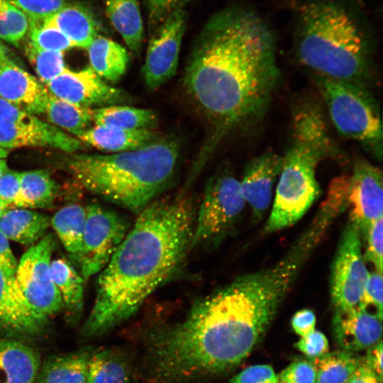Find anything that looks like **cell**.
Wrapping results in <instances>:
<instances>
[{"label":"cell","mask_w":383,"mask_h":383,"mask_svg":"<svg viewBox=\"0 0 383 383\" xmlns=\"http://www.w3.org/2000/svg\"><path fill=\"white\" fill-rule=\"evenodd\" d=\"M9 206L0 199V218L4 212L8 209Z\"/></svg>","instance_id":"816d5d0a"},{"label":"cell","mask_w":383,"mask_h":383,"mask_svg":"<svg viewBox=\"0 0 383 383\" xmlns=\"http://www.w3.org/2000/svg\"><path fill=\"white\" fill-rule=\"evenodd\" d=\"M131 370L123 355L116 350L106 349L92 353L88 383H130Z\"/></svg>","instance_id":"1f68e13d"},{"label":"cell","mask_w":383,"mask_h":383,"mask_svg":"<svg viewBox=\"0 0 383 383\" xmlns=\"http://www.w3.org/2000/svg\"><path fill=\"white\" fill-rule=\"evenodd\" d=\"M294 50L316 76L365 86L373 47L360 0H291Z\"/></svg>","instance_id":"277c9868"},{"label":"cell","mask_w":383,"mask_h":383,"mask_svg":"<svg viewBox=\"0 0 383 383\" xmlns=\"http://www.w3.org/2000/svg\"><path fill=\"white\" fill-rule=\"evenodd\" d=\"M189 0H144L151 28H156L173 11Z\"/></svg>","instance_id":"b9f144b4"},{"label":"cell","mask_w":383,"mask_h":383,"mask_svg":"<svg viewBox=\"0 0 383 383\" xmlns=\"http://www.w3.org/2000/svg\"><path fill=\"white\" fill-rule=\"evenodd\" d=\"M362 236L366 241L365 260L372 262L375 270L382 273V218L373 221Z\"/></svg>","instance_id":"8d00e7d4"},{"label":"cell","mask_w":383,"mask_h":383,"mask_svg":"<svg viewBox=\"0 0 383 383\" xmlns=\"http://www.w3.org/2000/svg\"><path fill=\"white\" fill-rule=\"evenodd\" d=\"M316 82L337 131L358 142L381 159L380 111L366 87L319 76H316Z\"/></svg>","instance_id":"52a82bcc"},{"label":"cell","mask_w":383,"mask_h":383,"mask_svg":"<svg viewBox=\"0 0 383 383\" xmlns=\"http://www.w3.org/2000/svg\"><path fill=\"white\" fill-rule=\"evenodd\" d=\"M94 124L123 129H154L157 116L150 109L122 104L93 109Z\"/></svg>","instance_id":"484cf974"},{"label":"cell","mask_w":383,"mask_h":383,"mask_svg":"<svg viewBox=\"0 0 383 383\" xmlns=\"http://www.w3.org/2000/svg\"><path fill=\"white\" fill-rule=\"evenodd\" d=\"M196 208L183 190L140 213L100 272L83 333L102 334L131 317L179 268L191 249Z\"/></svg>","instance_id":"3957f363"},{"label":"cell","mask_w":383,"mask_h":383,"mask_svg":"<svg viewBox=\"0 0 383 383\" xmlns=\"http://www.w3.org/2000/svg\"><path fill=\"white\" fill-rule=\"evenodd\" d=\"M276 52L273 31L251 9H226L207 22L184 80L211 127L194 171L201 170L228 132L263 116L279 77Z\"/></svg>","instance_id":"6da1fadb"},{"label":"cell","mask_w":383,"mask_h":383,"mask_svg":"<svg viewBox=\"0 0 383 383\" xmlns=\"http://www.w3.org/2000/svg\"><path fill=\"white\" fill-rule=\"evenodd\" d=\"M360 304L367 309L372 306L375 313L382 318V273L377 270L368 273Z\"/></svg>","instance_id":"ab89813d"},{"label":"cell","mask_w":383,"mask_h":383,"mask_svg":"<svg viewBox=\"0 0 383 383\" xmlns=\"http://www.w3.org/2000/svg\"><path fill=\"white\" fill-rule=\"evenodd\" d=\"M362 234L350 220L340 236L334 256L330 279L335 313L360 305L369 272L362 252Z\"/></svg>","instance_id":"30bf717a"},{"label":"cell","mask_w":383,"mask_h":383,"mask_svg":"<svg viewBox=\"0 0 383 383\" xmlns=\"http://www.w3.org/2000/svg\"><path fill=\"white\" fill-rule=\"evenodd\" d=\"M85 220V207L79 204L65 206L50 218L61 243L75 261L82 250Z\"/></svg>","instance_id":"f1b7e54d"},{"label":"cell","mask_w":383,"mask_h":383,"mask_svg":"<svg viewBox=\"0 0 383 383\" xmlns=\"http://www.w3.org/2000/svg\"><path fill=\"white\" fill-rule=\"evenodd\" d=\"M50 93L11 60H0V97L31 114L45 113Z\"/></svg>","instance_id":"e0dca14e"},{"label":"cell","mask_w":383,"mask_h":383,"mask_svg":"<svg viewBox=\"0 0 383 383\" xmlns=\"http://www.w3.org/2000/svg\"><path fill=\"white\" fill-rule=\"evenodd\" d=\"M59 186L44 170L21 172V185L16 206L48 208L52 205Z\"/></svg>","instance_id":"4316f807"},{"label":"cell","mask_w":383,"mask_h":383,"mask_svg":"<svg viewBox=\"0 0 383 383\" xmlns=\"http://www.w3.org/2000/svg\"><path fill=\"white\" fill-rule=\"evenodd\" d=\"M21 185V172L8 170L0 178V199L9 206H15Z\"/></svg>","instance_id":"ee69618b"},{"label":"cell","mask_w":383,"mask_h":383,"mask_svg":"<svg viewBox=\"0 0 383 383\" xmlns=\"http://www.w3.org/2000/svg\"><path fill=\"white\" fill-rule=\"evenodd\" d=\"M382 318L360 304L333 320V335L342 348L352 353L368 350L382 340Z\"/></svg>","instance_id":"ac0fdd59"},{"label":"cell","mask_w":383,"mask_h":383,"mask_svg":"<svg viewBox=\"0 0 383 383\" xmlns=\"http://www.w3.org/2000/svg\"><path fill=\"white\" fill-rule=\"evenodd\" d=\"M48 147L73 152L79 140L0 97V148Z\"/></svg>","instance_id":"7c38bea8"},{"label":"cell","mask_w":383,"mask_h":383,"mask_svg":"<svg viewBox=\"0 0 383 383\" xmlns=\"http://www.w3.org/2000/svg\"><path fill=\"white\" fill-rule=\"evenodd\" d=\"M106 13L111 25L128 48L140 52L144 28L138 0H106Z\"/></svg>","instance_id":"cb8c5ba5"},{"label":"cell","mask_w":383,"mask_h":383,"mask_svg":"<svg viewBox=\"0 0 383 383\" xmlns=\"http://www.w3.org/2000/svg\"><path fill=\"white\" fill-rule=\"evenodd\" d=\"M311 360L316 369V383H346L364 359L342 350Z\"/></svg>","instance_id":"d6a6232c"},{"label":"cell","mask_w":383,"mask_h":383,"mask_svg":"<svg viewBox=\"0 0 383 383\" xmlns=\"http://www.w3.org/2000/svg\"><path fill=\"white\" fill-rule=\"evenodd\" d=\"M17 266L9 239L0 231V270L8 276H15Z\"/></svg>","instance_id":"bcb514c9"},{"label":"cell","mask_w":383,"mask_h":383,"mask_svg":"<svg viewBox=\"0 0 383 383\" xmlns=\"http://www.w3.org/2000/svg\"><path fill=\"white\" fill-rule=\"evenodd\" d=\"M316 316L313 311L303 309L294 313L292 318V326L294 332L304 337L312 333L316 326Z\"/></svg>","instance_id":"f6af8a7d"},{"label":"cell","mask_w":383,"mask_h":383,"mask_svg":"<svg viewBox=\"0 0 383 383\" xmlns=\"http://www.w3.org/2000/svg\"><path fill=\"white\" fill-rule=\"evenodd\" d=\"M272 323L262 299L231 281L197 300L183 319L148 334L153 383H190L226 372L246 358Z\"/></svg>","instance_id":"7a4b0ae2"},{"label":"cell","mask_w":383,"mask_h":383,"mask_svg":"<svg viewBox=\"0 0 383 383\" xmlns=\"http://www.w3.org/2000/svg\"><path fill=\"white\" fill-rule=\"evenodd\" d=\"M23 11L28 20L44 21L52 16L66 0H5Z\"/></svg>","instance_id":"74e56055"},{"label":"cell","mask_w":383,"mask_h":383,"mask_svg":"<svg viewBox=\"0 0 383 383\" xmlns=\"http://www.w3.org/2000/svg\"><path fill=\"white\" fill-rule=\"evenodd\" d=\"M30 43L46 50L64 51L74 47L60 30L45 26L40 21L28 20Z\"/></svg>","instance_id":"d590c367"},{"label":"cell","mask_w":383,"mask_h":383,"mask_svg":"<svg viewBox=\"0 0 383 383\" xmlns=\"http://www.w3.org/2000/svg\"><path fill=\"white\" fill-rule=\"evenodd\" d=\"M28 30V18L16 6L0 0V39L18 45Z\"/></svg>","instance_id":"836d02e7"},{"label":"cell","mask_w":383,"mask_h":383,"mask_svg":"<svg viewBox=\"0 0 383 383\" xmlns=\"http://www.w3.org/2000/svg\"><path fill=\"white\" fill-rule=\"evenodd\" d=\"M160 136L154 129L129 130L94 125L78 138L97 149L117 153L140 149Z\"/></svg>","instance_id":"44dd1931"},{"label":"cell","mask_w":383,"mask_h":383,"mask_svg":"<svg viewBox=\"0 0 383 383\" xmlns=\"http://www.w3.org/2000/svg\"><path fill=\"white\" fill-rule=\"evenodd\" d=\"M7 59H10L9 51L7 48L0 42V60Z\"/></svg>","instance_id":"681fc988"},{"label":"cell","mask_w":383,"mask_h":383,"mask_svg":"<svg viewBox=\"0 0 383 383\" xmlns=\"http://www.w3.org/2000/svg\"><path fill=\"white\" fill-rule=\"evenodd\" d=\"M50 272L64 306L72 313L79 314L84 304L83 277L64 258L51 260Z\"/></svg>","instance_id":"4dcf8cb0"},{"label":"cell","mask_w":383,"mask_h":383,"mask_svg":"<svg viewBox=\"0 0 383 383\" xmlns=\"http://www.w3.org/2000/svg\"><path fill=\"white\" fill-rule=\"evenodd\" d=\"M60 30L74 47L87 49L99 35V24L93 12L81 3H66L52 16L41 21Z\"/></svg>","instance_id":"ffe728a7"},{"label":"cell","mask_w":383,"mask_h":383,"mask_svg":"<svg viewBox=\"0 0 383 383\" xmlns=\"http://www.w3.org/2000/svg\"><path fill=\"white\" fill-rule=\"evenodd\" d=\"M9 150L4 148H0V159L1 158H6L7 155H9Z\"/></svg>","instance_id":"f5cc1de1"},{"label":"cell","mask_w":383,"mask_h":383,"mask_svg":"<svg viewBox=\"0 0 383 383\" xmlns=\"http://www.w3.org/2000/svg\"><path fill=\"white\" fill-rule=\"evenodd\" d=\"M45 113L51 124L77 137L94 124L93 109L73 104L50 93Z\"/></svg>","instance_id":"f546056e"},{"label":"cell","mask_w":383,"mask_h":383,"mask_svg":"<svg viewBox=\"0 0 383 383\" xmlns=\"http://www.w3.org/2000/svg\"><path fill=\"white\" fill-rule=\"evenodd\" d=\"M9 170L6 158L0 159V178Z\"/></svg>","instance_id":"f907efd6"},{"label":"cell","mask_w":383,"mask_h":383,"mask_svg":"<svg viewBox=\"0 0 383 383\" xmlns=\"http://www.w3.org/2000/svg\"><path fill=\"white\" fill-rule=\"evenodd\" d=\"M282 165V156L272 150L253 157L247 164L240 185L245 203L257 220H260L269 209L272 187Z\"/></svg>","instance_id":"2e32d148"},{"label":"cell","mask_w":383,"mask_h":383,"mask_svg":"<svg viewBox=\"0 0 383 383\" xmlns=\"http://www.w3.org/2000/svg\"><path fill=\"white\" fill-rule=\"evenodd\" d=\"M295 346L311 360L328 353L329 350L327 338L323 333L316 330L304 337H301Z\"/></svg>","instance_id":"7bdbcfd3"},{"label":"cell","mask_w":383,"mask_h":383,"mask_svg":"<svg viewBox=\"0 0 383 383\" xmlns=\"http://www.w3.org/2000/svg\"><path fill=\"white\" fill-rule=\"evenodd\" d=\"M185 27L184 11L179 9L155 28L142 70L145 83L150 90L160 87L175 74Z\"/></svg>","instance_id":"4fadbf2b"},{"label":"cell","mask_w":383,"mask_h":383,"mask_svg":"<svg viewBox=\"0 0 383 383\" xmlns=\"http://www.w3.org/2000/svg\"><path fill=\"white\" fill-rule=\"evenodd\" d=\"M46 88L57 98L83 107H102L131 101L127 93L105 82L91 67L78 72L65 69Z\"/></svg>","instance_id":"5bb4252c"},{"label":"cell","mask_w":383,"mask_h":383,"mask_svg":"<svg viewBox=\"0 0 383 383\" xmlns=\"http://www.w3.org/2000/svg\"><path fill=\"white\" fill-rule=\"evenodd\" d=\"M50 225L48 216L24 209H9L0 218V231L9 240L30 247L45 235Z\"/></svg>","instance_id":"603a6c76"},{"label":"cell","mask_w":383,"mask_h":383,"mask_svg":"<svg viewBox=\"0 0 383 383\" xmlns=\"http://www.w3.org/2000/svg\"><path fill=\"white\" fill-rule=\"evenodd\" d=\"M245 205L240 181L233 175L223 171L210 178L196 211L191 249L223 239L241 216Z\"/></svg>","instance_id":"ba28073f"},{"label":"cell","mask_w":383,"mask_h":383,"mask_svg":"<svg viewBox=\"0 0 383 383\" xmlns=\"http://www.w3.org/2000/svg\"><path fill=\"white\" fill-rule=\"evenodd\" d=\"M382 170L365 160L357 161L348 174L350 220L357 225L362 235L373 221L382 218Z\"/></svg>","instance_id":"9a60e30c"},{"label":"cell","mask_w":383,"mask_h":383,"mask_svg":"<svg viewBox=\"0 0 383 383\" xmlns=\"http://www.w3.org/2000/svg\"><path fill=\"white\" fill-rule=\"evenodd\" d=\"M46 321L30 307L15 276H8L0 270V329L30 334Z\"/></svg>","instance_id":"d6986e66"},{"label":"cell","mask_w":383,"mask_h":383,"mask_svg":"<svg viewBox=\"0 0 383 383\" xmlns=\"http://www.w3.org/2000/svg\"><path fill=\"white\" fill-rule=\"evenodd\" d=\"M39 367V357L30 347L0 339V383H33Z\"/></svg>","instance_id":"7402d4cb"},{"label":"cell","mask_w":383,"mask_h":383,"mask_svg":"<svg viewBox=\"0 0 383 383\" xmlns=\"http://www.w3.org/2000/svg\"><path fill=\"white\" fill-rule=\"evenodd\" d=\"M228 383H279V376L269 365H255L236 374Z\"/></svg>","instance_id":"60d3db41"},{"label":"cell","mask_w":383,"mask_h":383,"mask_svg":"<svg viewBox=\"0 0 383 383\" xmlns=\"http://www.w3.org/2000/svg\"><path fill=\"white\" fill-rule=\"evenodd\" d=\"M91 355L88 350H80L50 360L42 371V383H88Z\"/></svg>","instance_id":"83f0119b"},{"label":"cell","mask_w":383,"mask_h":383,"mask_svg":"<svg viewBox=\"0 0 383 383\" xmlns=\"http://www.w3.org/2000/svg\"><path fill=\"white\" fill-rule=\"evenodd\" d=\"M180 148L176 137L161 135L135 150L75 155L67 168L82 187L138 215L172 182Z\"/></svg>","instance_id":"5b68a950"},{"label":"cell","mask_w":383,"mask_h":383,"mask_svg":"<svg viewBox=\"0 0 383 383\" xmlns=\"http://www.w3.org/2000/svg\"><path fill=\"white\" fill-rule=\"evenodd\" d=\"M85 209L82 247L76 260L84 280L105 267L131 228L128 218L113 209L96 203Z\"/></svg>","instance_id":"9c48e42d"},{"label":"cell","mask_w":383,"mask_h":383,"mask_svg":"<svg viewBox=\"0 0 383 383\" xmlns=\"http://www.w3.org/2000/svg\"><path fill=\"white\" fill-rule=\"evenodd\" d=\"M339 150L328 131L320 106L304 101L294 109L292 140L285 155L270 215L264 228L267 233L297 222L320 194L316 170Z\"/></svg>","instance_id":"8992f818"},{"label":"cell","mask_w":383,"mask_h":383,"mask_svg":"<svg viewBox=\"0 0 383 383\" xmlns=\"http://www.w3.org/2000/svg\"><path fill=\"white\" fill-rule=\"evenodd\" d=\"M87 51L91 69L102 79L115 82L125 74L129 56L119 43L99 35Z\"/></svg>","instance_id":"d4e9b609"},{"label":"cell","mask_w":383,"mask_h":383,"mask_svg":"<svg viewBox=\"0 0 383 383\" xmlns=\"http://www.w3.org/2000/svg\"><path fill=\"white\" fill-rule=\"evenodd\" d=\"M26 52L41 82L45 85L66 69L62 52L43 50L30 43Z\"/></svg>","instance_id":"e575fe53"},{"label":"cell","mask_w":383,"mask_h":383,"mask_svg":"<svg viewBox=\"0 0 383 383\" xmlns=\"http://www.w3.org/2000/svg\"><path fill=\"white\" fill-rule=\"evenodd\" d=\"M375 373L363 362L353 373L346 383H382Z\"/></svg>","instance_id":"c3c4849f"},{"label":"cell","mask_w":383,"mask_h":383,"mask_svg":"<svg viewBox=\"0 0 383 383\" xmlns=\"http://www.w3.org/2000/svg\"><path fill=\"white\" fill-rule=\"evenodd\" d=\"M365 363L382 381V341L367 350Z\"/></svg>","instance_id":"7dc6e473"},{"label":"cell","mask_w":383,"mask_h":383,"mask_svg":"<svg viewBox=\"0 0 383 383\" xmlns=\"http://www.w3.org/2000/svg\"><path fill=\"white\" fill-rule=\"evenodd\" d=\"M278 376L279 383H316V369L310 359L296 360Z\"/></svg>","instance_id":"f35d334b"},{"label":"cell","mask_w":383,"mask_h":383,"mask_svg":"<svg viewBox=\"0 0 383 383\" xmlns=\"http://www.w3.org/2000/svg\"><path fill=\"white\" fill-rule=\"evenodd\" d=\"M55 245L53 233L45 235L24 252L15 274L30 307L46 320L64 307L50 272L51 257Z\"/></svg>","instance_id":"8fae6325"}]
</instances>
